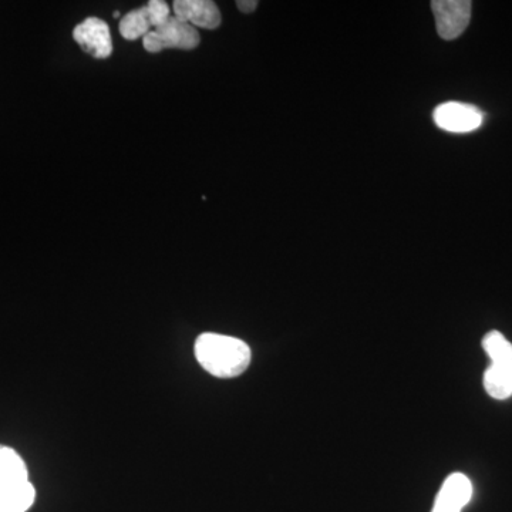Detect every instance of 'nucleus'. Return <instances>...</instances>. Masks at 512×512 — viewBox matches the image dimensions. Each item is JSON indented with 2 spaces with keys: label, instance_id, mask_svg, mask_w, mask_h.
Returning <instances> with one entry per match:
<instances>
[{
  "label": "nucleus",
  "instance_id": "f257e3e1",
  "mask_svg": "<svg viewBox=\"0 0 512 512\" xmlns=\"http://www.w3.org/2000/svg\"><path fill=\"white\" fill-rule=\"evenodd\" d=\"M194 352L202 369L220 379L241 376L251 365L247 343L220 333H202L195 340Z\"/></svg>",
  "mask_w": 512,
  "mask_h": 512
},
{
  "label": "nucleus",
  "instance_id": "f03ea898",
  "mask_svg": "<svg viewBox=\"0 0 512 512\" xmlns=\"http://www.w3.org/2000/svg\"><path fill=\"white\" fill-rule=\"evenodd\" d=\"M200 45V33L190 23L171 16L164 25L144 36L143 46L148 53H160L165 49L192 50Z\"/></svg>",
  "mask_w": 512,
  "mask_h": 512
},
{
  "label": "nucleus",
  "instance_id": "7ed1b4c3",
  "mask_svg": "<svg viewBox=\"0 0 512 512\" xmlns=\"http://www.w3.org/2000/svg\"><path fill=\"white\" fill-rule=\"evenodd\" d=\"M470 0H434L431 2L434 18H436L437 33L441 39L454 40L463 35L470 25Z\"/></svg>",
  "mask_w": 512,
  "mask_h": 512
},
{
  "label": "nucleus",
  "instance_id": "20e7f679",
  "mask_svg": "<svg viewBox=\"0 0 512 512\" xmlns=\"http://www.w3.org/2000/svg\"><path fill=\"white\" fill-rule=\"evenodd\" d=\"M434 123L448 133H471L481 127L484 114L471 104L447 101L434 110Z\"/></svg>",
  "mask_w": 512,
  "mask_h": 512
},
{
  "label": "nucleus",
  "instance_id": "39448f33",
  "mask_svg": "<svg viewBox=\"0 0 512 512\" xmlns=\"http://www.w3.org/2000/svg\"><path fill=\"white\" fill-rule=\"evenodd\" d=\"M73 39L87 55L107 59L113 53L109 25L99 18H87L73 30Z\"/></svg>",
  "mask_w": 512,
  "mask_h": 512
},
{
  "label": "nucleus",
  "instance_id": "423d86ee",
  "mask_svg": "<svg viewBox=\"0 0 512 512\" xmlns=\"http://www.w3.org/2000/svg\"><path fill=\"white\" fill-rule=\"evenodd\" d=\"M174 16L194 28L214 30L220 28L221 12L211 0H175Z\"/></svg>",
  "mask_w": 512,
  "mask_h": 512
},
{
  "label": "nucleus",
  "instance_id": "0eeeda50",
  "mask_svg": "<svg viewBox=\"0 0 512 512\" xmlns=\"http://www.w3.org/2000/svg\"><path fill=\"white\" fill-rule=\"evenodd\" d=\"M471 495L473 485L468 477L461 473L451 474L437 495L433 512H461L471 500Z\"/></svg>",
  "mask_w": 512,
  "mask_h": 512
},
{
  "label": "nucleus",
  "instance_id": "6e6552de",
  "mask_svg": "<svg viewBox=\"0 0 512 512\" xmlns=\"http://www.w3.org/2000/svg\"><path fill=\"white\" fill-rule=\"evenodd\" d=\"M35 500L36 490L29 480L0 485V512H26Z\"/></svg>",
  "mask_w": 512,
  "mask_h": 512
},
{
  "label": "nucleus",
  "instance_id": "1a4fd4ad",
  "mask_svg": "<svg viewBox=\"0 0 512 512\" xmlns=\"http://www.w3.org/2000/svg\"><path fill=\"white\" fill-rule=\"evenodd\" d=\"M29 480L28 467L13 448L0 446V485Z\"/></svg>",
  "mask_w": 512,
  "mask_h": 512
},
{
  "label": "nucleus",
  "instance_id": "9d476101",
  "mask_svg": "<svg viewBox=\"0 0 512 512\" xmlns=\"http://www.w3.org/2000/svg\"><path fill=\"white\" fill-rule=\"evenodd\" d=\"M484 387L491 397L505 400L512 396V367L491 365L484 376Z\"/></svg>",
  "mask_w": 512,
  "mask_h": 512
},
{
  "label": "nucleus",
  "instance_id": "9b49d317",
  "mask_svg": "<svg viewBox=\"0 0 512 512\" xmlns=\"http://www.w3.org/2000/svg\"><path fill=\"white\" fill-rule=\"evenodd\" d=\"M153 28H151L150 19H148L146 6L143 8L131 10L120 20V35L126 40L141 39L147 36Z\"/></svg>",
  "mask_w": 512,
  "mask_h": 512
},
{
  "label": "nucleus",
  "instance_id": "f8f14e48",
  "mask_svg": "<svg viewBox=\"0 0 512 512\" xmlns=\"http://www.w3.org/2000/svg\"><path fill=\"white\" fill-rule=\"evenodd\" d=\"M483 346L490 356L491 365L512 367V345L500 332L485 335Z\"/></svg>",
  "mask_w": 512,
  "mask_h": 512
},
{
  "label": "nucleus",
  "instance_id": "ddd939ff",
  "mask_svg": "<svg viewBox=\"0 0 512 512\" xmlns=\"http://www.w3.org/2000/svg\"><path fill=\"white\" fill-rule=\"evenodd\" d=\"M148 19H150L151 28L156 29L164 25L171 18V8L164 0H150L146 5Z\"/></svg>",
  "mask_w": 512,
  "mask_h": 512
},
{
  "label": "nucleus",
  "instance_id": "4468645a",
  "mask_svg": "<svg viewBox=\"0 0 512 512\" xmlns=\"http://www.w3.org/2000/svg\"><path fill=\"white\" fill-rule=\"evenodd\" d=\"M259 3L256 0H239L237 2L238 9L241 10L242 13H252L256 8H258Z\"/></svg>",
  "mask_w": 512,
  "mask_h": 512
},
{
  "label": "nucleus",
  "instance_id": "2eb2a0df",
  "mask_svg": "<svg viewBox=\"0 0 512 512\" xmlns=\"http://www.w3.org/2000/svg\"><path fill=\"white\" fill-rule=\"evenodd\" d=\"M120 12H114V18H119Z\"/></svg>",
  "mask_w": 512,
  "mask_h": 512
}]
</instances>
